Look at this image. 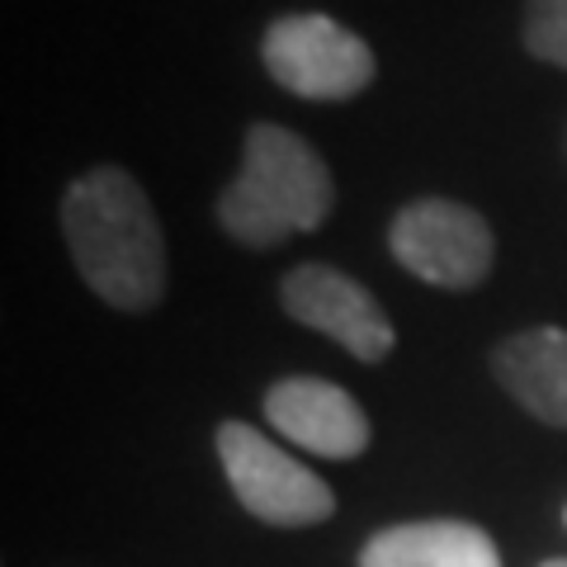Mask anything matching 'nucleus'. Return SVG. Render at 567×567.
<instances>
[{
	"mask_svg": "<svg viewBox=\"0 0 567 567\" xmlns=\"http://www.w3.org/2000/svg\"><path fill=\"white\" fill-rule=\"evenodd\" d=\"M62 237L85 289L118 312H152L166 298V233L147 189L123 166H91L62 194Z\"/></svg>",
	"mask_w": 567,
	"mask_h": 567,
	"instance_id": "1",
	"label": "nucleus"
},
{
	"mask_svg": "<svg viewBox=\"0 0 567 567\" xmlns=\"http://www.w3.org/2000/svg\"><path fill=\"white\" fill-rule=\"evenodd\" d=\"M336 208L327 162L284 123H251L241 171L218 194V227L246 251H270L298 233H317Z\"/></svg>",
	"mask_w": 567,
	"mask_h": 567,
	"instance_id": "2",
	"label": "nucleus"
},
{
	"mask_svg": "<svg viewBox=\"0 0 567 567\" xmlns=\"http://www.w3.org/2000/svg\"><path fill=\"white\" fill-rule=\"evenodd\" d=\"M260 62L270 81L298 100L341 104L369 91L379 76L374 48L331 14H279L260 39Z\"/></svg>",
	"mask_w": 567,
	"mask_h": 567,
	"instance_id": "3",
	"label": "nucleus"
},
{
	"mask_svg": "<svg viewBox=\"0 0 567 567\" xmlns=\"http://www.w3.org/2000/svg\"><path fill=\"white\" fill-rule=\"evenodd\" d=\"M213 440H218L227 487L246 506V516L275 529H308L336 516V492L279 440L260 435L246 421H223Z\"/></svg>",
	"mask_w": 567,
	"mask_h": 567,
	"instance_id": "4",
	"label": "nucleus"
},
{
	"mask_svg": "<svg viewBox=\"0 0 567 567\" xmlns=\"http://www.w3.org/2000/svg\"><path fill=\"white\" fill-rule=\"evenodd\" d=\"M388 251L416 279L464 293L492 275L496 237L477 208L431 194L398 208V218L388 223Z\"/></svg>",
	"mask_w": 567,
	"mask_h": 567,
	"instance_id": "5",
	"label": "nucleus"
},
{
	"mask_svg": "<svg viewBox=\"0 0 567 567\" xmlns=\"http://www.w3.org/2000/svg\"><path fill=\"white\" fill-rule=\"evenodd\" d=\"M279 303L293 322H303L308 331H322L327 341H336L360 364H379L398 346V327L383 312V303L360 279L336 270V265L308 260L289 270L279 284Z\"/></svg>",
	"mask_w": 567,
	"mask_h": 567,
	"instance_id": "6",
	"label": "nucleus"
},
{
	"mask_svg": "<svg viewBox=\"0 0 567 567\" xmlns=\"http://www.w3.org/2000/svg\"><path fill=\"white\" fill-rule=\"evenodd\" d=\"M265 421L289 445L322 454V458H360L369 450V416L341 383L293 374L270 383L265 393Z\"/></svg>",
	"mask_w": 567,
	"mask_h": 567,
	"instance_id": "7",
	"label": "nucleus"
},
{
	"mask_svg": "<svg viewBox=\"0 0 567 567\" xmlns=\"http://www.w3.org/2000/svg\"><path fill=\"white\" fill-rule=\"evenodd\" d=\"M492 374L529 416L567 431V327H529L492 350Z\"/></svg>",
	"mask_w": 567,
	"mask_h": 567,
	"instance_id": "8",
	"label": "nucleus"
},
{
	"mask_svg": "<svg viewBox=\"0 0 567 567\" xmlns=\"http://www.w3.org/2000/svg\"><path fill=\"white\" fill-rule=\"evenodd\" d=\"M360 567H502V554L473 520H402L369 535Z\"/></svg>",
	"mask_w": 567,
	"mask_h": 567,
	"instance_id": "9",
	"label": "nucleus"
},
{
	"mask_svg": "<svg viewBox=\"0 0 567 567\" xmlns=\"http://www.w3.org/2000/svg\"><path fill=\"white\" fill-rule=\"evenodd\" d=\"M525 52L567 71V0H525Z\"/></svg>",
	"mask_w": 567,
	"mask_h": 567,
	"instance_id": "10",
	"label": "nucleus"
},
{
	"mask_svg": "<svg viewBox=\"0 0 567 567\" xmlns=\"http://www.w3.org/2000/svg\"><path fill=\"white\" fill-rule=\"evenodd\" d=\"M539 567H567V558H548V563H539Z\"/></svg>",
	"mask_w": 567,
	"mask_h": 567,
	"instance_id": "11",
	"label": "nucleus"
},
{
	"mask_svg": "<svg viewBox=\"0 0 567 567\" xmlns=\"http://www.w3.org/2000/svg\"><path fill=\"white\" fill-rule=\"evenodd\" d=\"M563 520H567V511H563Z\"/></svg>",
	"mask_w": 567,
	"mask_h": 567,
	"instance_id": "12",
	"label": "nucleus"
}]
</instances>
